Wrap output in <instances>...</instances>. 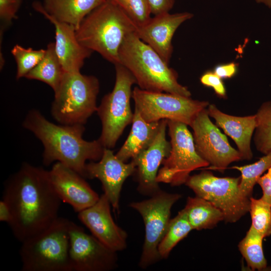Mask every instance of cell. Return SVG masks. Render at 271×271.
Listing matches in <instances>:
<instances>
[{
	"label": "cell",
	"instance_id": "cell-1",
	"mask_svg": "<svg viewBox=\"0 0 271 271\" xmlns=\"http://www.w3.org/2000/svg\"><path fill=\"white\" fill-rule=\"evenodd\" d=\"M2 199L12 213L8 225L21 243L59 217L62 202L52 185L48 171L27 163L7 180Z\"/></svg>",
	"mask_w": 271,
	"mask_h": 271
},
{
	"label": "cell",
	"instance_id": "cell-2",
	"mask_svg": "<svg viewBox=\"0 0 271 271\" xmlns=\"http://www.w3.org/2000/svg\"><path fill=\"white\" fill-rule=\"evenodd\" d=\"M24 128L33 132L44 146L43 163L49 166L59 162L83 177L86 161H99L104 147L98 139H83V124H55L36 109L29 111L23 122Z\"/></svg>",
	"mask_w": 271,
	"mask_h": 271
},
{
	"label": "cell",
	"instance_id": "cell-3",
	"mask_svg": "<svg viewBox=\"0 0 271 271\" xmlns=\"http://www.w3.org/2000/svg\"><path fill=\"white\" fill-rule=\"evenodd\" d=\"M137 25L112 0H106L90 13L76 30L78 42L114 65L119 63L118 51L124 38Z\"/></svg>",
	"mask_w": 271,
	"mask_h": 271
},
{
	"label": "cell",
	"instance_id": "cell-4",
	"mask_svg": "<svg viewBox=\"0 0 271 271\" xmlns=\"http://www.w3.org/2000/svg\"><path fill=\"white\" fill-rule=\"evenodd\" d=\"M118 57L119 64L131 72L140 88L191 96L188 88L178 81L176 71L135 32L124 38L119 49Z\"/></svg>",
	"mask_w": 271,
	"mask_h": 271
},
{
	"label": "cell",
	"instance_id": "cell-5",
	"mask_svg": "<svg viewBox=\"0 0 271 271\" xmlns=\"http://www.w3.org/2000/svg\"><path fill=\"white\" fill-rule=\"evenodd\" d=\"M72 222L59 217L47 228L22 242V270L72 271L69 257Z\"/></svg>",
	"mask_w": 271,
	"mask_h": 271
},
{
	"label": "cell",
	"instance_id": "cell-6",
	"mask_svg": "<svg viewBox=\"0 0 271 271\" xmlns=\"http://www.w3.org/2000/svg\"><path fill=\"white\" fill-rule=\"evenodd\" d=\"M99 91L98 79L92 75L64 72L58 89L54 92L51 113L60 124H84L97 111Z\"/></svg>",
	"mask_w": 271,
	"mask_h": 271
},
{
	"label": "cell",
	"instance_id": "cell-7",
	"mask_svg": "<svg viewBox=\"0 0 271 271\" xmlns=\"http://www.w3.org/2000/svg\"><path fill=\"white\" fill-rule=\"evenodd\" d=\"M115 81L111 92L105 95L97 107V112L102 124L98 140L105 148L112 149L126 126L132 122L130 100L132 86L137 84L131 72L122 65H114Z\"/></svg>",
	"mask_w": 271,
	"mask_h": 271
},
{
	"label": "cell",
	"instance_id": "cell-8",
	"mask_svg": "<svg viewBox=\"0 0 271 271\" xmlns=\"http://www.w3.org/2000/svg\"><path fill=\"white\" fill-rule=\"evenodd\" d=\"M239 177H218L209 171L190 176L185 185L196 196L210 202L223 213L224 221L234 223L249 211L250 198L241 192Z\"/></svg>",
	"mask_w": 271,
	"mask_h": 271
},
{
	"label": "cell",
	"instance_id": "cell-9",
	"mask_svg": "<svg viewBox=\"0 0 271 271\" xmlns=\"http://www.w3.org/2000/svg\"><path fill=\"white\" fill-rule=\"evenodd\" d=\"M171 151L159 169L157 181L176 186L185 184L193 171L209 164L197 153L193 135L187 125L167 120Z\"/></svg>",
	"mask_w": 271,
	"mask_h": 271
},
{
	"label": "cell",
	"instance_id": "cell-10",
	"mask_svg": "<svg viewBox=\"0 0 271 271\" xmlns=\"http://www.w3.org/2000/svg\"><path fill=\"white\" fill-rule=\"evenodd\" d=\"M134 108L148 122L162 119L176 121L190 125L197 114L209 102L177 94L153 92L135 87L132 93Z\"/></svg>",
	"mask_w": 271,
	"mask_h": 271
},
{
	"label": "cell",
	"instance_id": "cell-11",
	"mask_svg": "<svg viewBox=\"0 0 271 271\" xmlns=\"http://www.w3.org/2000/svg\"><path fill=\"white\" fill-rule=\"evenodd\" d=\"M181 197L179 194L160 190L148 199L129 205L140 213L145 224V237L139 263L142 268L145 269L161 259L158 247L171 220V208Z\"/></svg>",
	"mask_w": 271,
	"mask_h": 271
},
{
	"label": "cell",
	"instance_id": "cell-12",
	"mask_svg": "<svg viewBox=\"0 0 271 271\" xmlns=\"http://www.w3.org/2000/svg\"><path fill=\"white\" fill-rule=\"evenodd\" d=\"M190 126L197 153L211 166L206 169L223 172L231 163L242 160L238 151L211 121L206 108L197 114Z\"/></svg>",
	"mask_w": 271,
	"mask_h": 271
},
{
	"label": "cell",
	"instance_id": "cell-13",
	"mask_svg": "<svg viewBox=\"0 0 271 271\" xmlns=\"http://www.w3.org/2000/svg\"><path fill=\"white\" fill-rule=\"evenodd\" d=\"M69 257L72 271H110L117 266V252L73 222L70 231Z\"/></svg>",
	"mask_w": 271,
	"mask_h": 271
},
{
	"label": "cell",
	"instance_id": "cell-14",
	"mask_svg": "<svg viewBox=\"0 0 271 271\" xmlns=\"http://www.w3.org/2000/svg\"><path fill=\"white\" fill-rule=\"evenodd\" d=\"M132 160L128 163L119 159L110 149L104 148L98 161L86 163L84 178L98 179L101 183L104 194L108 199L114 212L119 213V199L125 180L136 172Z\"/></svg>",
	"mask_w": 271,
	"mask_h": 271
},
{
	"label": "cell",
	"instance_id": "cell-15",
	"mask_svg": "<svg viewBox=\"0 0 271 271\" xmlns=\"http://www.w3.org/2000/svg\"><path fill=\"white\" fill-rule=\"evenodd\" d=\"M48 175L61 200L77 213L94 204L99 198L84 177L59 162L53 165Z\"/></svg>",
	"mask_w": 271,
	"mask_h": 271
},
{
	"label": "cell",
	"instance_id": "cell-16",
	"mask_svg": "<svg viewBox=\"0 0 271 271\" xmlns=\"http://www.w3.org/2000/svg\"><path fill=\"white\" fill-rule=\"evenodd\" d=\"M167 120H161L159 131L152 143L131 160L136 166L138 192L152 196L161 190L157 176L159 167L170 154L171 144L166 139Z\"/></svg>",
	"mask_w": 271,
	"mask_h": 271
},
{
	"label": "cell",
	"instance_id": "cell-17",
	"mask_svg": "<svg viewBox=\"0 0 271 271\" xmlns=\"http://www.w3.org/2000/svg\"><path fill=\"white\" fill-rule=\"evenodd\" d=\"M110 206L103 193L94 204L78 213V218L100 242L118 252L126 248L127 234L115 223Z\"/></svg>",
	"mask_w": 271,
	"mask_h": 271
},
{
	"label": "cell",
	"instance_id": "cell-18",
	"mask_svg": "<svg viewBox=\"0 0 271 271\" xmlns=\"http://www.w3.org/2000/svg\"><path fill=\"white\" fill-rule=\"evenodd\" d=\"M193 16L189 12L162 13L137 26L135 33L169 64L173 52L172 40L175 32L183 23Z\"/></svg>",
	"mask_w": 271,
	"mask_h": 271
},
{
	"label": "cell",
	"instance_id": "cell-19",
	"mask_svg": "<svg viewBox=\"0 0 271 271\" xmlns=\"http://www.w3.org/2000/svg\"><path fill=\"white\" fill-rule=\"evenodd\" d=\"M32 7L55 27V51L64 71L67 72H80L85 60L90 57L93 51L78 42L74 26L60 22L49 15L39 2H34Z\"/></svg>",
	"mask_w": 271,
	"mask_h": 271
},
{
	"label": "cell",
	"instance_id": "cell-20",
	"mask_svg": "<svg viewBox=\"0 0 271 271\" xmlns=\"http://www.w3.org/2000/svg\"><path fill=\"white\" fill-rule=\"evenodd\" d=\"M207 111L209 116L215 120V124L234 141L242 160H250L253 157L251 140L256 127L255 114L244 116L228 114L214 104H209Z\"/></svg>",
	"mask_w": 271,
	"mask_h": 271
},
{
	"label": "cell",
	"instance_id": "cell-21",
	"mask_svg": "<svg viewBox=\"0 0 271 271\" xmlns=\"http://www.w3.org/2000/svg\"><path fill=\"white\" fill-rule=\"evenodd\" d=\"M161 120L148 122L145 120L134 108L130 133L123 145L115 154L126 163L135 158L148 148L154 140L160 126Z\"/></svg>",
	"mask_w": 271,
	"mask_h": 271
},
{
	"label": "cell",
	"instance_id": "cell-22",
	"mask_svg": "<svg viewBox=\"0 0 271 271\" xmlns=\"http://www.w3.org/2000/svg\"><path fill=\"white\" fill-rule=\"evenodd\" d=\"M106 0H44V10L57 20L74 26L76 30L83 20Z\"/></svg>",
	"mask_w": 271,
	"mask_h": 271
},
{
	"label": "cell",
	"instance_id": "cell-23",
	"mask_svg": "<svg viewBox=\"0 0 271 271\" xmlns=\"http://www.w3.org/2000/svg\"><path fill=\"white\" fill-rule=\"evenodd\" d=\"M193 229H211L224 220L222 212L210 202L196 196L188 197L184 209Z\"/></svg>",
	"mask_w": 271,
	"mask_h": 271
},
{
	"label": "cell",
	"instance_id": "cell-24",
	"mask_svg": "<svg viewBox=\"0 0 271 271\" xmlns=\"http://www.w3.org/2000/svg\"><path fill=\"white\" fill-rule=\"evenodd\" d=\"M64 72L56 53L54 43H50L43 59L25 78L42 81L49 85L55 92L60 85Z\"/></svg>",
	"mask_w": 271,
	"mask_h": 271
},
{
	"label": "cell",
	"instance_id": "cell-25",
	"mask_svg": "<svg viewBox=\"0 0 271 271\" xmlns=\"http://www.w3.org/2000/svg\"><path fill=\"white\" fill-rule=\"evenodd\" d=\"M263 238L251 225L238 245V249L247 265L253 270H262L267 267V261L262 249Z\"/></svg>",
	"mask_w": 271,
	"mask_h": 271
},
{
	"label": "cell",
	"instance_id": "cell-26",
	"mask_svg": "<svg viewBox=\"0 0 271 271\" xmlns=\"http://www.w3.org/2000/svg\"><path fill=\"white\" fill-rule=\"evenodd\" d=\"M193 230L183 209L171 219L167 230L158 247L161 259L167 258L173 248Z\"/></svg>",
	"mask_w": 271,
	"mask_h": 271
},
{
	"label": "cell",
	"instance_id": "cell-27",
	"mask_svg": "<svg viewBox=\"0 0 271 271\" xmlns=\"http://www.w3.org/2000/svg\"><path fill=\"white\" fill-rule=\"evenodd\" d=\"M255 116L254 146L258 152L265 155L271 151V100L263 103Z\"/></svg>",
	"mask_w": 271,
	"mask_h": 271
},
{
	"label": "cell",
	"instance_id": "cell-28",
	"mask_svg": "<svg viewBox=\"0 0 271 271\" xmlns=\"http://www.w3.org/2000/svg\"><path fill=\"white\" fill-rule=\"evenodd\" d=\"M271 167V151L264 155L257 161L242 166H233L232 169L241 173L239 187L246 196L251 197L257 179Z\"/></svg>",
	"mask_w": 271,
	"mask_h": 271
},
{
	"label": "cell",
	"instance_id": "cell-29",
	"mask_svg": "<svg viewBox=\"0 0 271 271\" xmlns=\"http://www.w3.org/2000/svg\"><path fill=\"white\" fill-rule=\"evenodd\" d=\"M45 53L44 49L34 50L31 48H25L19 45L14 46L11 53L17 63V79L25 77L41 62Z\"/></svg>",
	"mask_w": 271,
	"mask_h": 271
},
{
	"label": "cell",
	"instance_id": "cell-30",
	"mask_svg": "<svg viewBox=\"0 0 271 271\" xmlns=\"http://www.w3.org/2000/svg\"><path fill=\"white\" fill-rule=\"evenodd\" d=\"M251 226L263 238L271 235V205L261 198H250Z\"/></svg>",
	"mask_w": 271,
	"mask_h": 271
},
{
	"label": "cell",
	"instance_id": "cell-31",
	"mask_svg": "<svg viewBox=\"0 0 271 271\" xmlns=\"http://www.w3.org/2000/svg\"><path fill=\"white\" fill-rule=\"evenodd\" d=\"M132 19L137 26L151 19L152 14L148 0H112Z\"/></svg>",
	"mask_w": 271,
	"mask_h": 271
},
{
	"label": "cell",
	"instance_id": "cell-32",
	"mask_svg": "<svg viewBox=\"0 0 271 271\" xmlns=\"http://www.w3.org/2000/svg\"><path fill=\"white\" fill-rule=\"evenodd\" d=\"M23 0H0V19L2 22L8 24L17 18L16 14Z\"/></svg>",
	"mask_w": 271,
	"mask_h": 271
},
{
	"label": "cell",
	"instance_id": "cell-33",
	"mask_svg": "<svg viewBox=\"0 0 271 271\" xmlns=\"http://www.w3.org/2000/svg\"><path fill=\"white\" fill-rule=\"evenodd\" d=\"M200 82L204 86L212 88L219 97H226V89L222 79L213 71H208L205 72L200 77Z\"/></svg>",
	"mask_w": 271,
	"mask_h": 271
},
{
	"label": "cell",
	"instance_id": "cell-34",
	"mask_svg": "<svg viewBox=\"0 0 271 271\" xmlns=\"http://www.w3.org/2000/svg\"><path fill=\"white\" fill-rule=\"evenodd\" d=\"M256 183L262 191L261 198L271 205V167L257 179Z\"/></svg>",
	"mask_w": 271,
	"mask_h": 271
},
{
	"label": "cell",
	"instance_id": "cell-35",
	"mask_svg": "<svg viewBox=\"0 0 271 271\" xmlns=\"http://www.w3.org/2000/svg\"><path fill=\"white\" fill-rule=\"evenodd\" d=\"M151 13L154 16L168 13L173 8L174 0H148Z\"/></svg>",
	"mask_w": 271,
	"mask_h": 271
},
{
	"label": "cell",
	"instance_id": "cell-36",
	"mask_svg": "<svg viewBox=\"0 0 271 271\" xmlns=\"http://www.w3.org/2000/svg\"><path fill=\"white\" fill-rule=\"evenodd\" d=\"M237 64L234 62L216 66L213 72L221 79L230 78L237 72Z\"/></svg>",
	"mask_w": 271,
	"mask_h": 271
},
{
	"label": "cell",
	"instance_id": "cell-37",
	"mask_svg": "<svg viewBox=\"0 0 271 271\" xmlns=\"http://www.w3.org/2000/svg\"><path fill=\"white\" fill-rule=\"evenodd\" d=\"M12 218L11 209L8 204L4 200L0 201V221L9 224Z\"/></svg>",
	"mask_w": 271,
	"mask_h": 271
},
{
	"label": "cell",
	"instance_id": "cell-38",
	"mask_svg": "<svg viewBox=\"0 0 271 271\" xmlns=\"http://www.w3.org/2000/svg\"><path fill=\"white\" fill-rule=\"evenodd\" d=\"M257 3L262 4L269 8H271V0H255Z\"/></svg>",
	"mask_w": 271,
	"mask_h": 271
}]
</instances>
